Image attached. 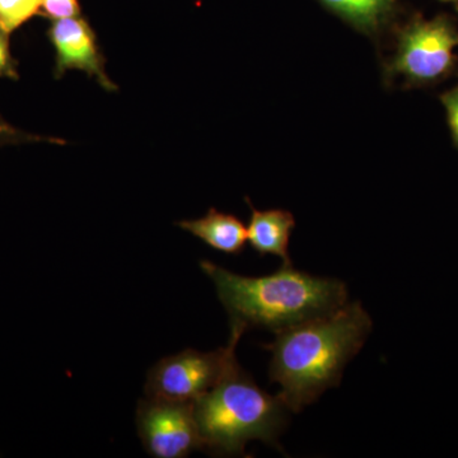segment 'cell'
<instances>
[{
  "instance_id": "14",
  "label": "cell",
  "mask_w": 458,
  "mask_h": 458,
  "mask_svg": "<svg viewBox=\"0 0 458 458\" xmlns=\"http://www.w3.org/2000/svg\"><path fill=\"white\" fill-rule=\"evenodd\" d=\"M9 36H11L9 33L0 29V78L17 81L20 80L18 63L12 56Z\"/></svg>"
},
{
  "instance_id": "4",
  "label": "cell",
  "mask_w": 458,
  "mask_h": 458,
  "mask_svg": "<svg viewBox=\"0 0 458 458\" xmlns=\"http://www.w3.org/2000/svg\"><path fill=\"white\" fill-rule=\"evenodd\" d=\"M456 47L458 30L450 18L414 17L397 33L396 53L386 68V75L401 77L409 86L439 82L456 66Z\"/></svg>"
},
{
  "instance_id": "13",
  "label": "cell",
  "mask_w": 458,
  "mask_h": 458,
  "mask_svg": "<svg viewBox=\"0 0 458 458\" xmlns=\"http://www.w3.org/2000/svg\"><path fill=\"white\" fill-rule=\"evenodd\" d=\"M41 16L51 21L82 16L80 0H41Z\"/></svg>"
},
{
  "instance_id": "9",
  "label": "cell",
  "mask_w": 458,
  "mask_h": 458,
  "mask_svg": "<svg viewBox=\"0 0 458 458\" xmlns=\"http://www.w3.org/2000/svg\"><path fill=\"white\" fill-rule=\"evenodd\" d=\"M176 225L223 254L240 255L245 249L247 228L233 214L210 208L203 218L186 219Z\"/></svg>"
},
{
  "instance_id": "5",
  "label": "cell",
  "mask_w": 458,
  "mask_h": 458,
  "mask_svg": "<svg viewBox=\"0 0 458 458\" xmlns=\"http://www.w3.org/2000/svg\"><path fill=\"white\" fill-rule=\"evenodd\" d=\"M231 324L227 346L214 352L188 349L158 361L148 372L146 394L149 399L194 403L221 381L236 358L237 344L245 333Z\"/></svg>"
},
{
  "instance_id": "1",
  "label": "cell",
  "mask_w": 458,
  "mask_h": 458,
  "mask_svg": "<svg viewBox=\"0 0 458 458\" xmlns=\"http://www.w3.org/2000/svg\"><path fill=\"white\" fill-rule=\"evenodd\" d=\"M373 322L360 302L276 333L264 348L271 352L269 376L280 385L286 409L301 412L327 388L340 384L344 369L363 348Z\"/></svg>"
},
{
  "instance_id": "2",
  "label": "cell",
  "mask_w": 458,
  "mask_h": 458,
  "mask_svg": "<svg viewBox=\"0 0 458 458\" xmlns=\"http://www.w3.org/2000/svg\"><path fill=\"white\" fill-rule=\"evenodd\" d=\"M201 270L209 276L229 324L267 328L273 333L297 327L342 309L348 288L339 279L315 276L284 265L264 276H243L208 260Z\"/></svg>"
},
{
  "instance_id": "7",
  "label": "cell",
  "mask_w": 458,
  "mask_h": 458,
  "mask_svg": "<svg viewBox=\"0 0 458 458\" xmlns=\"http://www.w3.org/2000/svg\"><path fill=\"white\" fill-rule=\"evenodd\" d=\"M47 38L55 49L54 77L62 78L65 72L82 71L96 78L102 89L114 92L117 86L105 71V59L99 47L98 35L82 16L55 20L47 30Z\"/></svg>"
},
{
  "instance_id": "16",
  "label": "cell",
  "mask_w": 458,
  "mask_h": 458,
  "mask_svg": "<svg viewBox=\"0 0 458 458\" xmlns=\"http://www.w3.org/2000/svg\"><path fill=\"white\" fill-rule=\"evenodd\" d=\"M442 2H458V0H442Z\"/></svg>"
},
{
  "instance_id": "10",
  "label": "cell",
  "mask_w": 458,
  "mask_h": 458,
  "mask_svg": "<svg viewBox=\"0 0 458 458\" xmlns=\"http://www.w3.org/2000/svg\"><path fill=\"white\" fill-rule=\"evenodd\" d=\"M358 32L378 36L396 16L399 0H318Z\"/></svg>"
},
{
  "instance_id": "12",
  "label": "cell",
  "mask_w": 458,
  "mask_h": 458,
  "mask_svg": "<svg viewBox=\"0 0 458 458\" xmlns=\"http://www.w3.org/2000/svg\"><path fill=\"white\" fill-rule=\"evenodd\" d=\"M40 141L62 144V146L66 144V141L60 140V138L41 137V135L21 131V129L14 128L13 125H11L0 116V147L13 146V144L40 143Z\"/></svg>"
},
{
  "instance_id": "15",
  "label": "cell",
  "mask_w": 458,
  "mask_h": 458,
  "mask_svg": "<svg viewBox=\"0 0 458 458\" xmlns=\"http://www.w3.org/2000/svg\"><path fill=\"white\" fill-rule=\"evenodd\" d=\"M441 101L447 111L448 125H450L452 138L458 148V87L448 90L442 96Z\"/></svg>"
},
{
  "instance_id": "3",
  "label": "cell",
  "mask_w": 458,
  "mask_h": 458,
  "mask_svg": "<svg viewBox=\"0 0 458 458\" xmlns=\"http://www.w3.org/2000/svg\"><path fill=\"white\" fill-rule=\"evenodd\" d=\"M288 411L278 394L261 390L237 360L212 390L194 401L203 450L216 456L243 454L251 441L279 447Z\"/></svg>"
},
{
  "instance_id": "6",
  "label": "cell",
  "mask_w": 458,
  "mask_h": 458,
  "mask_svg": "<svg viewBox=\"0 0 458 458\" xmlns=\"http://www.w3.org/2000/svg\"><path fill=\"white\" fill-rule=\"evenodd\" d=\"M138 434L155 458H183L203 450L194 403L140 400L137 409Z\"/></svg>"
},
{
  "instance_id": "8",
  "label": "cell",
  "mask_w": 458,
  "mask_h": 458,
  "mask_svg": "<svg viewBox=\"0 0 458 458\" xmlns=\"http://www.w3.org/2000/svg\"><path fill=\"white\" fill-rule=\"evenodd\" d=\"M251 216L247 227V241L259 255H274L282 259L283 264L292 265L289 256V240L295 228L293 214L288 210H258L249 199Z\"/></svg>"
},
{
  "instance_id": "11",
  "label": "cell",
  "mask_w": 458,
  "mask_h": 458,
  "mask_svg": "<svg viewBox=\"0 0 458 458\" xmlns=\"http://www.w3.org/2000/svg\"><path fill=\"white\" fill-rule=\"evenodd\" d=\"M41 14V0H0V29L11 35Z\"/></svg>"
}]
</instances>
